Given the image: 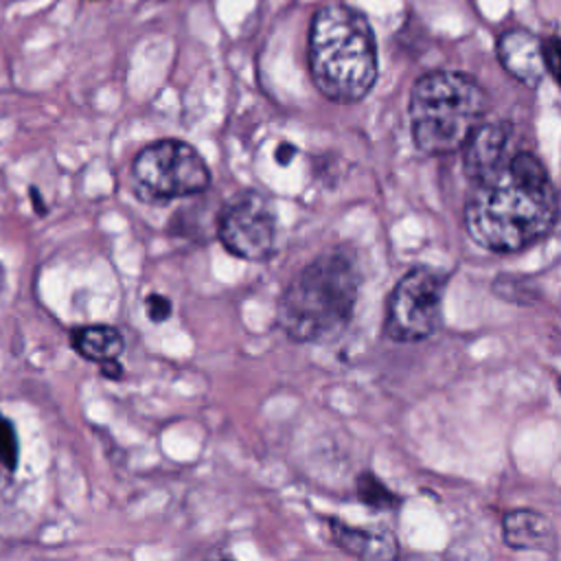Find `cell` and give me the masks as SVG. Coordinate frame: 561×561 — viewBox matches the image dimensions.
Instances as JSON below:
<instances>
[{
	"instance_id": "obj_17",
	"label": "cell",
	"mask_w": 561,
	"mask_h": 561,
	"mask_svg": "<svg viewBox=\"0 0 561 561\" xmlns=\"http://www.w3.org/2000/svg\"><path fill=\"white\" fill-rule=\"evenodd\" d=\"M101 366V375L107 377V379H121L123 377V366L118 364V359H107Z\"/></svg>"
},
{
	"instance_id": "obj_13",
	"label": "cell",
	"mask_w": 561,
	"mask_h": 561,
	"mask_svg": "<svg viewBox=\"0 0 561 561\" xmlns=\"http://www.w3.org/2000/svg\"><path fill=\"white\" fill-rule=\"evenodd\" d=\"M355 489H357V497L362 504H366L368 508L373 511H390L394 506L401 504V497L397 493H392L375 473L370 471H364L359 473L357 482H355Z\"/></svg>"
},
{
	"instance_id": "obj_12",
	"label": "cell",
	"mask_w": 561,
	"mask_h": 561,
	"mask_svg": "<svg viewBox=\"0 0 561 561\" xmlns=\"http://www.w3.org/2000/svg\"><path fill=\"white\" fill-rule=\"evenodd\" d=\"M72 348L88 362L103 364L107 359H118L125 348L123 333L110 324H85L70 333Z\"/></svg>"
},
{
	"instance_id": "obj_5",
	"label": "cell",
	"mask_w": 561,
	"mask_h": 561,
	"mask_svg": "<svg viewBox=\"0 0 561 561\" xmlns=\"http://www.w3.org/2000/svg\"><path fill=\"white\" fill-rule=\"evenodd\" d=\"M131 184L142 202L158 204L206 191L210 169L193 145L164 138L138 151L131 164Z\"/></svg>"
},
{
	"instance_id": "obj_4",
	"label": "cell",
	"mask_w": 561,
	"mask_h": 561,
	"mask_svg": "<svg viewBox=\"0 0 561 561\" xmlns=\"http://www.w3.org/2000/svg\"><path fill=\"white\" fill-rule=\"evenodd\" d=\"M489 96L469 75L432 70L410 92V127L416 149L430 156L456 153L484 121Z\"/></svg>"
},
{
	"instance_id": "obj_15",
	"label": "cell",
	"mask_w": 561,
	"mask_h": 561,
	"mask_svg": "<svg viewBox=\"0 0 561 561\" xmlns=\"http://www.w3.org/2000/svg\"><path fill=\"white\" fill-rule=\"evenodd\" d=\"M145 311H147L149 320L162 322V320H167V318L171 316L173 305H171V300H169L167 296H162V294H149L147 300H145Z\"/></svg>"
},
{
	"instance_id": "obj_2",
	"label": "cell",
	"mask_w": 561,
	"mask_h": 561,
	"mask_svg": "<svg viewBox=\"0 0 561 561\" xmlns=\"http://www.w3.org/2000/svg\"><path fill=\"white\" fill-rule=\"evenodd\" d=\"M357 263L344 250H331L302 267L276 305V324L294 342H327L340 335L359 294Z\"/></svg>"
},
{
	"instance_id": "obj_1",
	"label": "cell",
	"mask_w": 561,
	"mask_h": 561,
	"mask_svg": "<svg viewBox=\"0 0 561 561\" xmlns=\"http://www.w3.org/2000/svg\"><path fill=\"white\" fill-rule=\"evenodd\" d=\"M462 217L467 234L497 254L541 241L557 224V193L546 167L528 151L508 156L471 182Z\"/></svg>"
},
{
	"instance_id": "obj_6",
	"label": "cell",
	"mask_w": 561,
	"mask_h": 561,
	"mask_svg": "<svg viewBox=\"0 0 561 561\" xmlns=\"http://www.w3.org/2000/svg\"><path fill=\"white\" fill-rule=\"evenodd\" d=\"M449 274L430 265H416L394 285L383 316V335L412 344L427 340L443 324V298Z\"/></svg>"
},
{
	"instance_id": "obj_8",
	"label": "cell",
	"mask_w": 561,
	"mask_h": 561,
	"mask_svg": "<svg viewBox=\"0 0 561 561\" xmlns=\"http://www.w3.org/2000/svg\"><path fill=\"white\" fill-rule=\"evenodd\" d=\"M508 142H511V123L495 121V123H480L478 129L465 142V175L469 182H476L491 171H495L508 158Z\"/></svg>"
},
{
	"instance_id": "obj_18",
	"label": "cell",
	"mask_w": 561,
	"mask_h": 561,
	"mask_svg": "<svg viewBox=\"0 0 561 561\" xmlns=\"http://www.w3.org/2000/svg\"><path fill=\"white\" fill-rule=\"evenodd\" d=\"M294 153H296V149H294L291 145H280L278 151H276V160H278L280 164H287Z\"/></svg>"
},
{
	"instance_id": "obj_16",
	"label": "cell",
	"mask_w": 561,
	"mask_h": 561,
	"mask_svg": "<svg viewBox=\"0 0 561 561\" xmlns=\"http://www.w3.org/2000/svg\"><path fill=\"white\" fill-rule=\"evenodd\" d=\"M541 57H543V66L546 72L557 79V70H559V39L552 35L548 39H541Z\"/></svg>"
},
{
	"instance_id": "obj_14",
	"label": "cell",
	"mask_w": 561,
	"mask_h": 561,
	"mask_svg": "<svg viewBox=\"0 0 561 561\" xmlns=\"http://www.w3.org/2000/svg\"><path fill=\"white\" fill-rule=\"evenodd\" d=\"M20 458V443L18 432L11 419L0 414V482L11 478Z\"/></svg>"
},
{
	"instance_id": "obj_3",
	"label": "cell",
	"mask_w": 561,
	"mask_h": 561,
	"mask_svg": "<svg viewBox=\"0 0 561 561\" xmlns=\"http://www.w3.org/2000/svg\"><path fill=\"white\" fill-rule=\"evenodd\" d=\"M309 70L316 88L335 103L362 101L377 81V42L357 9L329 4L309 31Z\"/></svg>"
},
{
	"instance_id": "obj_11",
	"label": "cell",
	"mask_w": 561,
	"mask_h": 561,
	"mask_svg": "<svg viewBox=\"0 0 561 561\" xmlns=\"http://www.w3.org/2000/svg\"><path fill=\"white\" fill-rule=\"evenodd\" d=\"M504 543L513 550H543L554 541L550 519L530 508H515L502 522Z\"/></svg>"
},
{
	"instance_id": "obj_10",
	"label": "cell",
	"mask_w": 561,
	"mask_h": 561,
	"mask_svg": "<svg viewBox=\"0 0 561 561\" xmlns=\"http://www.w3.org/2000/svg\"><path fill=\"white\" fill-rule=\"evenodd\" d=\"M329 533L340 550L359 559H394L399 554L397 539L386 528H357L331 517Z\"/></svg>"
},
{
	"instance_id": "obj_7",
	"label": "cell",
	"mask_w": 561,
	"mask_h": 561,
	"mask_svg": "<svg viewBox=\"0 0 561 561\" xmlns=\"http://www.w3.org/2000/svg\"><path fill=\"white\" fill-rule=\"evenodd\" d=\"M276 215L272 204L256 191H241L221 208L217 237L224 248L252 263L267 261L276 248Z\"/></svg>"
},
{
	"instance_id": "obj_9",
	"label": "cell",
	"mask_w": 561,
	"mask_h": 561,
	"mask_svg": "<svg viewBox=\"0 0 561 561\" xmlns=\"http://www.w3.org/2000/svg\"><path fill=\"white\" fill-rule=\"evenodd\" d=\"M497 59L513 79L528 88H537L546 75L541 39L526 28H511L497 39Z\"/></svg>"
}]
</instances>
